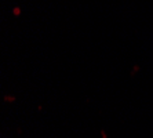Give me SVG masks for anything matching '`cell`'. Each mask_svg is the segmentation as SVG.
<instances>
[{"label":"cell","mask_w":153,"mask_h":138,"mask_svg":"<svg viewBox=\"0 0 153 138\" xmlns=\"http://www.w3.org/2000/svg\"><path fill=\"white\" fill-rule=\"evenodd\" d=\"M101 135H102V138H108V135H106V133H105V131H101Z\"/></svg>","instance_id":"obj_1"}]
</instances>
